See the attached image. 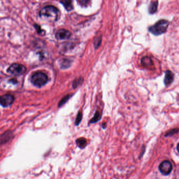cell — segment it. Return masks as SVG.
<instances>
[{
    "mask_svg": "<svg viewBox=\"0 0 179 179\" xmlns=\"http://www.w3.org/2000/svg\"><path fill=\"white\" fill-rule=\"evenodd\" d=\"M40 17L44 21L54 22L59 17V11L54 6L48 5L43 7L40 12Z\"/></svg>",
    "mask_w": 179,
    "mask_h": 179,
    "instance_id": "6da1fadb",
    "label": "cell"
},
{
    "mask_svg": "<svg viewBox=\"0 0 179 179\" xmlns=\"http://www.w3.org/2000/svg\"><path fill=\"white\" fill-rule=\"evenodd\" d=\"M169 22L165 19H161L149 28V31L154 35H160L167 32Z\"/></svg>",
    "mask_w": 179,
    "mask_h": 179,
    "instance_id": "7a4b0ae2",
    "label": "cell"
},
{
    "mask_svg": "<svg viewBox=\"0 0 179 179\" xmlns=\"http://www.w3.org/2000/svg\"><path fill=\"white\" fill-rule=\"evenodd\" d=\"M30 80L32 84L36 87H41L47 83L48 78L45 73L41 71H38L31 76Z\"/></svg>",
    "mask_w": 179,
    "mask_h": 179,
    "instance_id": "3957f363",
    "label": "cell"
},
{
    "mask_svg": "<svg viewBox=\"0 0 179 179\" xmlns=\"http://www.w3.org/2000/svg\"><path fill=\"white\" fill-rule=\"evenodd\" d=\"M26 68L22 64L14 63L7 69V72L13 75H21L26 72Z\"/></svg>",
    "mask_w": 179,
    "mask_h": 179,
    "instance_id": "277c9868",
    "label": "cell"
},
{
    "mask_svg": "<svg viewBox=\"0 0 179 179\" xmlns=\"http://www.w3.org/2000/svg\"><path fill=\"white\" fill-rule=\"evenodd\" d=\"M159 169L163 175H169L172 170V164L169 161H164L160 165Z\"/></svg>",
    "mask_w": 179,
    "mask_h": 179,
    "instance_id": "5b68a950",
    "label": "cell"
},
{
    "mask_svg": "<svg viewBox=\"0 0 179 179\" xmlns=\"http://www.w3.org/2000/svg\"><path fill=\"white\" fill-rule=\"evenodd\" d=\"M14 101V97L11 94H5L1 97V105L3 107L11 106Z\"/></svg>",
    "mask_w": 179,
    "mask_h": 179,
    "instance_id": "8992f818",
    "label": "cell"
},
{
    "mask_svg": "<svg viewBox=\"0 0 179 179\" xmlns=\"http://www.w3.org/2000/svg\"><path fill=\"white\" fill-rule=\"evenodd\" d=\"M71 33L68 30L61 29L56 33V38L57 40H66L71 37Z\"/></svg>",
    "mask_w": 179,
    "mask_h": 179,
    "instance_id": "52a82bcc",
    "label": "cell"
},
{
    "mask_svg": "<svg viewBox=\"0 0 179 179\" xmlns=\"http://www.w3.org/2000/svg\"><path fill=\"white\" fill-rule=\"evenodd\" d=\"M174 79V74L172 71H167L165 72V77L164 79V83L165 86H169L173 82Z\"/></svg>",
    "mask_w": 179,
    "mask_h": 179,
    "instance_id": "ba28073f",
    "label": "cell"
},
{
    "mask_svg": "<svg viewBox=\"0 0 179 179\" xmlns=\"http://www.w3.org/2000/svg\"><path fill=\"white\" fill-rule=\"evenodd\" d=\"M141 62L142 65L147 69H151L153 67V61L149 57H144L142 58Z\"/></svg>",
    "mask_w": 179,
    "mask_h": 179,
    "instance_id": "9c48e42d",
    "label": "cell"
},
{
    "mask_svg": "<svg viewBox=\"0 0 179 179\" xmlns=\"http://www.w3.org/2000/svg\"><path fill=\"white\" fill-rule=\"evenodd\" d=\"M158 1L153 0L151 1L149 7V12L150 14H152L155 13L158 9Z\"/></svg>",
    "mask_w": 179,
    "mask_h": 179,
    "instance_id": "30bf717a",
    "label": "cell"
},
{
    "mask_svg": "<svg viewBox=\"0 0 179 179\" xmlns=\"http://www.w3.org/2000/svg\"><path fill=\"white\" fill-rule=\"evenodd\" d=\"M12 137V132L9 131L4 132L3 134H2L1 138V144H4L9 141V139H11Z\"/></svg>",
    "mask_w": 179,
    "mask_h": 179,
    "instance_id": "8fae6325",
    "label": "cell"
},
{
    "mask_svg": "<svg viewBox=\"0 0 179 179\" xmlns=\"http://www.w3.org/2000/svg\"><path fill=\"white\" fill-rule=\"evenodd\" d=\"M61 2L67 11H71L73 9L72 0H61Z\"/></svg>",
    "mask_w": 179,
    "mask_h": 179,
    "instance_id": "7c38bea8",
    "label": "cell"
},
{
    "mask_svg": "<svg viewBox=\"0 0 179 179\" xmlns=\"http://www.w3.org/2000/svg\"><path fill=\"white\" fill-rule=\"evenodd\" d=\"M76 144L80 148H84L87 144V140L85 138H80L76 140Z\"/></svg>",
    "mask_w": 179,
    "mask_h": 179,
    "instance_id": "4fadbf2b",
    "label": "cell"
},
{
    "mask_svg": "<svg viewBox=\"0 0 179 179\" xmlns=\"http://www.w3.org/2000/svg\"><path fill=\"white\" fill-rule=\"evenodd\" d=\"M101 118V115L98 111H96L94 117L90 121V123H95L98 121Z\"/></svg>",
    "mask_w": 179,
    "mask_h": 179,
    "instance_id": "5bb4252c",
    "label": "cell"
},
{
    "mask_svg": "<svg viewBox=\"0 0 179 179\" xmlns=\"http://www.w3.org/2000/svg\"><path fill=\"white\" fill-rule=\"evenodd\" d=\"M70 97H71L70 95H66V96L64 97V98H62L61 100L59 103H58V107H61L63 106V105L65 104L66 102L67 101V100L69 99Z\"/></svg>",
    "mask_w": 179,
    "mask_h": 179,
    "instance_id": "9a60e30c",
    "label": "cell"
},
{
    "mask_svg": "<svg viewBox=\"0 0 179 179\" xmlns=\"http://www.w3.org/2000/svg\"><path fill=\"white\" fill-rule=\"evenodd\" d=\"M69 66H70V63L68 60L63 59L61 63V66L62 69H67Z\"/></svg>",
    "mask_w": 179,
    "mask_h": 179,
    "instance_id": "2e32d148",
    "label": "cell"
},
{
    "mask_svg": "<svg viewBox=\"0 0 179 179\" xmlns=\"http://www.w3.org/2000/svg\"><path fill=\"white\" fill-rule=\"evenodd\" d=\"M82 117H83L82 113L79 111V112L78 113V115H77V118L76 119L75 125L78 126V125L79 124V123H80L81 120L82 119Z\"/></svg>",
    "mask_w": 179,
    "mask_h": 179,
    "instance_id": "e0dca14e",
    "label": "cell"
},
{
    "mask_svg": "<svg viewBox=\"0 0 179 179\" xmlns=\"http://www.w3.org/2000/svg\"><path fill=\"white\" fill-rule=\"evenodd\" d=\"M90 1V0H78V3L83 6H87Z\"/></svg>",
    "mask_w": 179,
    "mask_h": 179,
    "instance_id": "ac0fdd59",
    "label": "cell"
},
{
    "mask_svg": "<svg viewBox=\"0 0 179 179\" xmlns=\"http://www.w3.org/2000/svg\"><path fill=\"white\" fill-rule=\"evenodd\" d=\"M81 80H82V79L80 78V79H77V80H75L74 82L73 86V87L74 88L77 87L78 85L80 84V83L81 82Z\"/></svg>",
    "mask_w": 179,
    "mask_h": 179,
    "instance_id": "d6986e66",
    "label": "cell"
},
{
    "mask_svg": "<svg viewBox=\"0 0 179 179\" xmlns=\"http://www.w3.org/2000/svg\"><path fill=\"white\" fill-rule=\"evenodd\" d=\"M178 131H179V130L178 129H175L172 130L171 131H170V132L167 133V136H171L172 134H175V132H178Z\"/></svg>",
    "mask_w": 179,
    "mask_h": 179,
    "instance_id": "ffe728a7",
    "label": "cell"
},
{
    "mask_svg": "<svg viewBox=\"0 0 179 179\" xmlns=\"http://www.w3.org/2000/svg\"><path fill=\"white\" fill-rule=\"evenodd\" d=\"M177 150H178V151L179 152V144H178V146H177Z\"/></svg>",
    "mask_w": 179,
    "mask_h": 179,
    "instance_id": "44dd1931",
    "label": "cell"
}]
</instances>
